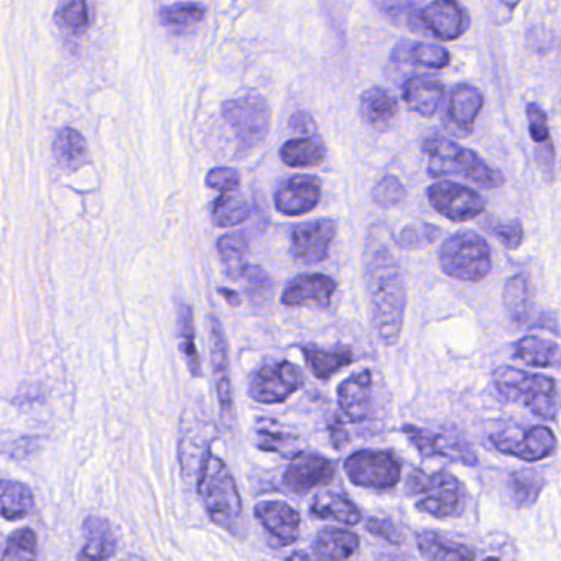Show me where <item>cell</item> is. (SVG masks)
Wrapping results in <instances>:
<instances>
[{"label": "cell", "instance_id": "b9f144b4", "mask_svg": "<svg viewBox=\"0 0 561 561\" xmlns=\"http://www.w3.org/2000/svg\"><path fill=\"white\" fill-rule=\"evenodd\" d=\"M35 557H37V537L32 528H21L9 537L0 561H35Z\"/></svg>", "mask_w": 561, "mask_h": 561}, {"label": "cell", "instance_id": "e0dca14e", "mask_svg": "<svg viewBox=\"0 0 561 561\" xmlns=\"http://www.w3.org/2000/svg\"><path fill=\"white\" fill-rule=\"evenodd\" d=\"M214 426L203 416H183L182 440H179V460L186 476L200 473L204 457L210 453L211 436Z\"/></svg>", "mask_w": 561, "mask_h": 561}, {"label": "cell", "instance_id": "db71d44e", "mask_svg": "<svg viewBox=\"0 0 561 561\" xmlns=\"http://www.w3.org/2000/svg\"><path fill=\"white\" fill-rule=\"evenodd\" d=\"M221 295H223L224 298H226L227 303L230 304V307H239L240 304V297L237 291L230 290V288L221 287L220 290Z\"/></svg>", "mask_w": 561, "mask_h": 561}, {"label": "cell", "instance_id": "f1b7e54d", "mask_svg": "<svg viewBox=\"0 0 561 561\" xmlns=\"http://www.w3.org/2000/svg\"><path fill=\"white\" fill-rule=\"evenodd\" d=\"M514 358L531 367L557 369L560 365V346L540 336H524L515 342Z\"/></svg>", "mask_w": 561, "mask_h": 561}, {"label": "cell", "instance_id": "3957f363", "mask_svg": "<svg viewBox=\"0 0 561 561\" xmlns=\"http://www.w3.org/2000/svg\"><path fill=\"white\" fill-rule=\"evenodd\" d=\"M423 152L428 157V173L435 178L461 176L484 190H496L504 185L501 170L493 169L473 150L464 149L445 137L426 139Z\"/></svg>", "mask_w": 561, "mask_h": 561}, {"label": "cell", "instance_id": "7dc6e473", "mask_svg": "<svg viewBox=\"0 0 561 561\" xmlns=\"http://www.w3.org/2000/svg\"><path fill=\"white\" fill-rule=\"evenodd\" d=\"M240 175L237 170L227 169V166H217L210 170L207 175V186L211 190L220 191V194H234L239 188Z\"/></svg>", "mask_w": 561, "mask_h": 561}, {"label": "cell", "instance_id": "7402d4cb", "mask_svg": "<svg viewBox=\"0 0 561 561\" xmlns=\"http://www.w3.org/2000/svg\"><path fill=\"white\" fill-rule=\"evenodd\" d=\"M402 98L410 111L422 117H433L444 102L445 86L436 79L416 76L403 85Z\"/></svg>", "mask_w": 561, "mask_h": 561}, {"label": "cell", "instance_id": "6da1fadb", "mask_svg": "<svg viewBox=\"0 0 561 561\" xmlns=\"http://www.w3.org/2000/svg\"><path fill=\"white\" fill-rule=\"evenodd\" d=\"M365 262L374 328L384 345H397L406 322V275L389 246L374 237L369 240Z\"/></svg>", "mask_w": 561, "mask_h": 561}, {"label": "cell", "instance_id": "f5cc1de1", "mask_svg": "<svg viewBox=\"0 0 561 561\" xmlns=\"http://www.w3.org/2000/svg\"><path fill=\"white\" fill-rule=\"evenodd\" d=\"M329 440H332L335 450H345L349 445V433L346 426L342 425L341 419L333 420L329 425Z\"/></svg>", "mask_w": 561, "mask_h": 561}, {"label": "cell", "instance_id": "7bdbcfd3", "mask_svg": "<svg viewBox=\"0 0 561 561\" xmlns=\"http://www.w3.org/2000/svg\"><path fill=\"white\" fill-rule=\"evenodd\" d=\"M440 233V227L433 226V224H410V226L400 230L399 236H397V246L407 249V251H415V249H422V247L435 242Z\"/></svg>", "mask_w": 561, "mask_h": 561}, {"label": "cell", "instance_id": "d6a6232c", "mask_svg": "<svg viewBox=\"0 0 561 561\" xmlns=\"http://www.w3.org/2000/svg\"><path fill=\"white\" fill-rule=\"evenodd\" d=\"M34 493L27 484L18 481H0V518L18 521L34 509Z\"/></svg>", "mask_w": 561, "mask_h": 561}, {"label": "cell", "instance_id": "f35d334b", "mask_svg": "<svg viewBox=\"0 0 561 561\" xmlns=\"http://www.w3.org/2000/svg\"><path fill=\"white\" fill-rule=\"evenodd\" d=\"M544 486V477L535 471H515L511 474V493L519 508L534 506Z\"/></svg>", "mask_w": 561, "mask_h": 561}, {"label": "cell", "instance_id": "9f6ffc18", "mask_svg": "<svg viewBox=\"0 0 561 561\" xmlns=\"http://www.w3.org/2000/svg\"><path fill=\"white\" fill-rule=\"evenodd\" d=\"M484 561H499V558L489 557V558H486V560H484Z\"/></svg>", "mask_w": 561, "mask_h": 561}, {"label": "cell", "instance_id": "ffe728a7", "mask_svg": "<svg viewBox=\"0 0 561 561\" xmlns=\"http://www.w3.org/2000/svg\"><path fill=\"white\" fill-rule=\"evenodd\" d=\"M254 515L282 547L297 541L298 535H300V515L287 502H259L254 508Z\"/></svg>", "mask_w": 561, "mask_h": 561}, {"label": "cell", "instance_id": "ac0fdd59", "mask_svg": "<svg viewBox=\"0 0 561 561\" xmlns=\"http://www.w3.org/2000/svg\"><path fill=\"white\" fill-rule=\"evenodd\" d=\"M320 198L322 185L315 176H291L275 194V208L285 216L297 217L315 210Z\"/></svg>", "mask_w": 561, "mask_h": 561}, {"label": "cell", "instance_id": "8d00e7d4", "mask_svg": "<svg viewBox=\"0 0 561 561\" xmlns=\"http://www.w3.org/2000/svg\"><path fill=\"white\" fill-rule=\"evenodd\" d=\"M251 216V204L242 195L224 194L214 201L211 217L220 227H233Z\"/></svg>", "mask_w": 561, "mask_h": 561}, {"label": "cell", "instance_id": "d590c367", "mask_svg": "<svg viewBox=\"0 0 561 561\" xmlns=\"http://www.w3.org/2000/svg\"><path fill=\"white\" fill-rule=\"evenodd\" d=\"M217 252L230 280H239L247 267L249 242L242 234H226L217 240Z\"/></svg>", "mask_w": 561, "mask_h": 561}, {"label": "cell", "instance_id": "7a4b0ae2", "mask_svg": "<svg viewBox=\"0 0 561 561\" xmlns=\"http://www.w3.org/2000/svg\"><path fill=\"white\" fill-rule=\"evenodd\" d=\"M198 493L211 521L227 534L242 538L246 524L239 489L227 464L211 451L198 473Z\"/></svg>", "mask_w": 561, "mask_h": 561}, {"label": "cell", "instance_id": "ba28073f", "mask_svg": "<svg viewBox=\"0 0 561 561\" xmlns=\"http://www.w3.org/2000/svg\"><path fill=\"white\" fill-rule=\"evenodd\" d=\"M345 473L354 486L387 490L399 484L402 466L390 451L361 450L345 461Z\"/></svg>", "mask_w": 561, "mask_h": 561}, {"label": "cell", "instance_id": "83f0119b", "mask_svg": "<svg viewBox=\"0 0 561 561\" xmlns=\"http://www.w3.org/2000/svg\"><path fill=\"white\" fill-rule=\"evenodd\" d=\"M301 352L313 376L319 379H329L354 361L349 348L320 349L316 346H303Z\"/></svg>", "mask_w": 561, "mask_h": 561}, {"label": "cell", "instance_id": "cb8c5ba5", "mask_svg": "<svg viewBox=\"0 0 561 561\" xmlns=\"http://www.w3.org/2000/svg\"><path fill=\"white\" fill-rule=\"evenodd\" d=\"M416 545L425 561H474L476 550L470 545L450 540L433 531H420L416 534Z\"/></svg>", "mask_w": 561, "mask_h": 561}, {"label": "cell", "instance_id": "8fae6325", "mask_svg": "<svg viewBox=\"0 0 561 561\" xmlns=\"http://www.w3.org/2000/svg\"><path fill=\"white\" fill-rule=\"evenodd\" d=\"M210 348L221 420L227 429H234L236 407H234V390L230 383L229 348H227L223 325L216 315H210Z\"/></svg>", "mask_w": 561, "mask_h": 561}, {"label": "cell", "instance_id": "ab89813d", "mask_svg": "<svg viewBox=\"0 0 561 561\" xmlns=\"http://www.w3.org/2000/svg\"><path fill=\"white\" fill-rule=\"evenodd\" d=\"M407 57L416 65L429 70L447 68L451 61V54L447 48L440 47V45L425 43V41L413 43L407 51Z\"/></svg>", "mask_w": 561, "mask_h": 561}, {"label": "cell", "instance_id": "836d02e7", "mask_svg": "<svg viewBox=\"0 0 561 561\" xmlns=\"http://www.w3.org/2000/svg\"><path fill=\"white\" fill-rule=\"evenodd\" d=\"M178 339L179 349H182L183 358H185L188 371L191 376H203V367H201L200 352L197 348V332H195L194 308L190 304L179 303L178 307Z\"/></svg>", "mask_w": 561, "mask_h": 561}, {"label": "cell", "instance_id": "484cf974", "mask_svg": "<svg viewBox=\"0 0 561 561\" xmlns=\"http://www.w3.org/2000/svg\"><path fill=\"white\" fill-rule=\"evenodd\" d=\"M359 111L369 126L374 129H386L396 119L399 108H397L396 99L387 89L374 86L362 92L361 99H359Z\"/></svg>", "mask_w": 561, "mask_h": 561}, {"label": "cell", "instance_id": "f6af8a7d", "mask_svg": "<svg viewBox=\"0 0 561 561\" xmlns=\"http://www.w3.org/2000/svg\"><path fill=\"white\" fill-rule=\"evenodd\" d=\"M287 433L278 429V426H275V422L269 420L267 426L262 422L258 423V428H255V445H258L259 450L269 451V453H278V451H282V447L287 444Z\"/></svg>", "mask_w": 561, "mask_h": 561}, {"label": "cell", "instance_id": "277c9868", "mask_svg": "<svg viewBox=\"0 0 561 561\" xmlns=\"http://www.w3.org/2000/svg\"><path fill=\"white\" fill-rule=\"evenodd\" d=\"M407 496L415 499L416 511L432 518H460L466 508V487L447 471H412L407 477Z\"/></svg>", "mask_w": 561, "mask_h": 561}, {"label": "cell", "instance_id": "2e32d148", "mask_svg": "<svg viewBox=\"0 0 561 561\" xmlns=\"http://www.w3.org/2000/svg\"><path fill=\"white\" fill-rule=\"evenodd\" d=\"M335 464L310 451H300L291 458L284 473V484L295 494H307L316 487L328 486L335 479Z\"/></svg>", "mask_w": 561, "mask_h": 561}, {"label": "cell", "instance_id": "5bb4252c", "mask_svg": "<svg viewBox=\"0 0 561 561\" xmlns=\"http://www.w3.org/2000/svg\"><path fill=\"white\" fill-rule=\"evenodd\" d=\"M497 451L508 457L519 458L527 463L547 460L557 451L558 441L548 426L537 425L522 432L521 436L511 433H497L490 436Z\"/></svg>", "mask_w": 561, "mask_h": 561}, {"label": "cell", "instance_id": "52a82bcc", "mask_svg": "<svg viewBox=\"0 0 561 561\" xmlns=\"http://www.w3.org/2000/svg\"><path fill=\"white\" fill-rule=\"evenodd\" d=\"M223 115L242 149L261 146L271 130L272 112L261 95L249 92L223 104Z\"/></svg>", "mask_w": 561, "mask_h": 561}, {"label": "cell", "instance_id": "60d3db41", "mask_svg": "<svg viewBox=\"0 0 561 561\" xmlns=\"http://www.w3.org/2000/svg\"><path fill=\"white\" fill-rule=\"evenodd\" d=\"M57 24L68 34L79 35L88 30L89 11L88 4L83 0H73L61 4L57 11Z\"/></svg>", "mask_w": 561, "mask_h": 561}, {"label": "cell", "instance_id": "30bf717a", "mask_svg": "<svg viewBox=\"0 0 561 561\" xmlns=\"http://www.w3.org/2000/svg\"><path fill=\"white\" fill-rule=\"evenodd\" d=\"M426 197L436 213L453 223H466L486 211V200L476 190L453 182L435 183Z\"/></svg>", "mask_w": 561, "mask_h": 561}, {"label": "cell", "instance_id": "8992f818", "mask_svg": "<svg viewBox=\"0 0 561 561\" xmlns=\"http://www.w3.org/2000/svg\"><path fill=\"white\" fill-rule=\"evenodd\" d=\"M438 262L454 280L481 282L493 271V252L483 236L464 229L441 244Z\"/></svg>", "mask_w": 561, "mask_h": 561}, {"label": "cell", "instance_id": "d6986e66", "mask_svg": "<svg viewBox=\"0 0 561 561\" xmlns=\"http://www.w3.org/2000/svg\"><path fill=\"white\" fill-rule=\"evenodd\" d=\"M336 288L338 285L329 275H297L285 287L282 303L287 307L328 308Z\"/></svg>", "mask_w": 561, "mask_h": 561}, {"label": "cell", "instance_id": "7c38bea8", "mask_svg": "<svg viewBox=\"0 0 561 561\" xmlns=\"http://www.w3.org/2000/svg\"><path fill=\"white\" fill-rule=\"evenodd\" d=\"M403 435L423 458L440 457L453 463L476 466V451L454 433L433 432L422 426L406 425Z\"/></svg>", "mask_w": 561, "mask_h": 561}, {"label": "cell", "instance_id": "c3c4849f", "mask_svg": "<svg viewBox=\"0 0 561 561\" xmlns=\"http://www.w3.org/2000/svg\"><path fill=\"white\" fill-rule=\"evenodd\" d=\"M489 230L497 239L501 240L502 246L508 247L509 251H518L524 242V226L519 220L494 223Z\"/></svg>", "mask_w": 561, "mask_h": 561}, {"label": "cell", "instance_id": "603a6c76", "mask_svg": "<svg viewBox=\"0 0 561 561\" xmlns=\"http://www.w3.org/2000/svg\"><path fill=\"white\" fill-rule=\"evenodd\" d=\"M85 547L78 554V561L109 560L117 550V538L112 532L111 524L105 519L86 518L83 522Z\"/></svg>", "mask_w": 561, "mask_h": 561}, {"label": "cell", "instance_id": "1f68e13d", "mask_svg": "<svg viewBox=\"0 0 561 561\" xmlns=\"http://www.w3.org/2000/svg\"><path fill=\"white\" fill-rule=\"evenodd\" d=\"M311 514L325 521H336L345 525H358L362 521L361 511L345 496L323 493L311 502Z\"/></svg>", "mask_w": 561, "mask_h": 561}, {"label": "cell", "instance_id": "11a10c76", "mask_svg": "<svg viewBox=\"0 0 561 561\" xmlns=\"http://www.w3.org/2000/svg\"><path fill=\"white\" fill-rule=\"evenodd\" d=\"M288 561H311V558L308 557L303 551H294V553L288 557Z\"/></svg>", "mask_w": 561, "mask_h": 561}, {"label": "cell", "instance_id": "9a60e30c", "mask_svg": "<svg viewBox=\"0 0 561 561\" xmlns=\"http://www.w3.org/2000/svg\"><path fill=\"white\" fill-rule=\"evenodd\" d=\"M419 25L438 40L453 41L470 28V14L454 0H435L419 11Z\"/></svg>", "mask_w": 561, "mask_h": 561}, {"label": "cell", "instance_id": "44dd1931", "mask_svg": "<svg viewBox=\"0 0 561 561\" xmlns=\"http://www.w3.org/2000/svg\"><path fill=\"white\" fill-rule=\"evenodd\" d=\"M338 402L349 422H364L371 415L372 372L361 371L342 381L338 387Z\"/></svg>", "mask_w": 561, "mask_h": 561}, {"label": "cell", "instance_id": "f907efd6", "mask_svg": "<svg viewBox=\"0 0 561 561\" xmlns=\"http://www.w3.org/2000/svg\"><path fill=\"white\" fill-rule=\"evenodd\" d=\"M365 531L374 535V537L383 538V540L389 541L392 545H400L403 541L399 528L396 527L394 522L387 521V519H367Z\"/></svg>", "mask_w": 561, "mask_h": 561}, {"label": "cell", "instance_id": "681fc988", "mask_svg": "<svg viewBox=\"0 0 561 561\" xmlns=\"http://www.w3.org/2000/svg\"><path fill=\"white\" fill-rule=\"evenodd\" d=\"M242 277L244 282L247 284V290H249L252 297L258 295V297L261 298L262 295L271 294V275H269L264 269L259 267V265L247 264V267L244 269Z\"/></svg>", "mask_w": 561, "mask_h": 561}, {"label": "cell", "instance_id": "4dcf8cb0", "mask_svg": "<svg viewBox=\"0 0 561 561\" xmlns=\"http://www.w3.org/2000/svg\"><path fill=\"white\" fill-rule=\"evenodd\" d=\"M506 311L509 319L515 325H522L531 316L532 303H534V290L531 280L525 275L518 274L509 278L502 291Z\"/></svg>", "mask_w": 561, "mask_h": 561}, {"label": "cell", "instance_id": "ee69618b", "mask_svg": "<svg viewBox=\"0 0 561 561\" xmlns=\"http://www.w3.org/2000/svg\"><path fill=\"white\" fill-rule=\"evenodd\" d=\"M406 198V186L397 176L386 175L372 190V201L383 210L399 207Z\"/></svg>", "mask_w": 561, "mask_h": 561}, {"label": "cell", "instance_id": "4316f807", "mask_svg": "<svg viewBox=\"0 0 561 561\" xmlns=\"http://www.w3.org/2000/svg\"><path fill=\"white\" fill-rule=\"evenodd\" d=\"M484 96L476 86L461 83L454 86L448 104V114L460 129H473L477 115L483 111Z\"/></svg>", "mask_w": 561, "mask_h": 561}, {"label": "cell", "instance_id": "5b68a950", "mask_svg": "<svg viewBox=\"0 0 561 561\" xmlns=\"http://www.w3.org/2000/svg\"><path fill=\"white\" fill-rule=\"evenodd\" d=\"M497 392L508 402H521L534 415L545 420L558 419V384L553 377L531 374L512 365L494 371Z\"/></svg>", "mask_w": 561, "mask_h": 561}, {"label": "cell", "instance_id": "74e56055", "mask_svg": "<svg viewBox=\"0 0 561 561\" xmlns=\"http://www.w3.org/2000/svg\"><path fill=\"white\" fill-rule=\"evenodd\" d=\"M207 15V8L198 2H178L160 9V21L166 27L186 30L200 24Z\"/></svg>", "mask_w": 561, "mask_h": 561}, {"label": "cell", "instance_id": "4fadbf2b", "mask_svg": "<svg viewBox=\"0 0 561 561\" xmlns=\"http://www.w3.org/2000/svg\"><path fill=\"white\" fill-rule=\"evenodd\" d=\"M338 234V223L332 217L298 224L290 236V252L295 261L315 265L326 261L333 240Z\"/></svg>", "mask_w": 561, "mask_h": 561}, {"label": "cell", "instance_id": "f546056e", "mask_svg": "<svg viewBox=\"0 0 561 561\" xmlns=\"http://www.w3.org/2000/svg\"><path fill=\"white\" fill-rule=\"evenodd\" d=\"M53 153L61 169L75 172L88 160V146L82 133L73 127H63L54 137Z\"/></svg>", "mask_w": 561, "mask_h": 561}, {"label": "cell", "instance_id": "9c48e42d", "mask_svg": "<svg viewBox=\"0 0 561 561\" xmlns=\"http://www.w3.org/2000/svg\"><path fill=\"white\" fill-rule=\"evenodd\" d=\"M300 369L288 361L262 365L249 379V396L259 403H282L301 387Z\"/></svg>", "mask_w": 561, "mask_h": 561}, {"label": "cell", "instance_id": "bcb514c9", "mask_svg": "<svg viewBox=\"0 0 561 561\" xmlns=\"http://www.w3.org/2000/svg\"><path fill=\"white\" fill-rule=\"evenodd\" d=\"M528 133H531L532 140L540 146L551 144L550 127H548L547 112L538 104L527 105Z\"/></svg>", "mask_w": 561, "mask_h": 561}, {"label": "cell", "instance_id": "d4e9b609", "mask_svg": "<svg viewBox=\"0 0 561 561\" xmlns=\"http://www.w3.org/2000/svg\"><path fill=\"white\" fill-rule=\"evenodd\" d=\"M359 550V537L348 528L325 527L316 534L315 554L320 561H349Z\"/></svg>", "mask_w": 561, "mask_h": 561}, {"label": "cell", "instance_id": "6f0895ef", "mask_svg": "<svg viewBox=\"0 0 561 561\" xmlns=\"http://www.w3.org/2000/svg\"><path fill=\"white\" fill-rule=\"evenodd\" d=\"M2 540H4V538L0 537V545H2ZM2 548V547H0Z\"/></svg>", "mask_w": 561, "mask_h": 561}, {"label": "cell", "instance_id": "816d5d0a", "mask_svg": "<svg viewBox=\"0 0 561 561\" xmlns=\"http://www.w3.org/2000/svg\"><path fill=\"white\" fill-rule=\"evenodd\" d=\"M288 126L295 133L308 134V136L316 133L315 119L304 111L295 112L290 117V122H288Z\"/></svg>", "mask_w": 561, "mask_h": 561}, {"label": "cell", "instance_id": "e575fe53", "mask_svg": "<svg viewBox=\"0 0 561 561\" xmlns=\"http://www.w3.org/2000/svg\"><path fill=\"white\" fill-rule=\"evenodd\" d=\"M326 150L313 137H297L282 146L280 159L290 169H311L325 160Z\"/></svg>", "mask_w": 561, "mask_h": 561}]
</instances>
